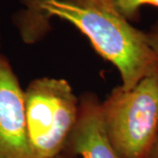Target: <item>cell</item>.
I'll return each mask as SVG.
<instances>
[{"mask_svg": "<svg viewBox=\"0 0 158 158\" xmlns=\"http://www.w3.org/2000/svg\"><path fill=\"white\" fill-rule=\"evenodd\" d=\"M30 10L65 19L90 40L95 50L118 69L126 90L158 71V56L145 32L133 27L112 0H25Z\"/></svg>", "mask_w": 158, "mask_h": 158, "instance_id": "1", "label": "cell"}, {"mask_svg": "<svg viewBox=\"0 0 158 158\" xmlns=\"http://www.w3.org/2000/svg\"><path fill=\"white\" fill-rule=\"evenodd\" d=\"M104 128L120 158H146L158 138V71L100 104Z\"/></svg>", "mask_w": 158, "mask_h": 158, "instance_id": "2", "label": "cell"}, {"mask_svg": "<svg viewBox=\"0 0 158 158\" xmlns=\"http://www.w3.org/2000/svg\"><path fill=\"white\" fill-rule=\"evenodd\" d=\"M27 128L35 158L64 151L77 121L79 102L64 79L34 80L24 91Z\"/></svg>", "mask_w": 158, "mask_h": 158, "instance_id": "3", "label": "cell"}, {"mask_svg": "<svg viewBox=\"0 0 158 158\" xmlns=\"http://www.w3.org/2000/svg\"><path fill=\"white\" fill-rule=\"evenodd\" d=\"M0 158H35L27 128L24 91L8 60L1 55Z\"/></svg>", "mask_w": 158, "mask_h": 158, "instance_id": "4", "label": "cell"}, {"mask_svg": "<svg viewBox=\"0 0 158 158\" xmlns=\"http://www.w3.org/2000/svg\"><path fill=\"white\" fill-rule=\"evenodd\" d=\"M67 149L82 158H120L106 134L100 103L94 94L86 93L79 101L77 121L64 148Z\"/></svg>", "mask_w": 158, "mask_h": 158, "instance_id": "5", "label": "cell"}, {"mask_svg": "<svg viewBox=\"0 0 158 158\" xmlns=\"http://www.w3.org/2000/svg\"><path fill=\"white\" fill-rule=\"evenodd\" d=\"M118 11L127 19L132 20L138 17L143 6H151L158 8V0H112Z\"/></svg>", "mask_w": 158, "mask_h": 158, "instance_id": "6", "label": "cell"}, {"mask_svg": "<svg viewBox=\"0 0 158 158\" xmlns=\"http://www.w3.org/2000/svg\"><path fill=\"white\" fill-rule=\"evenodd\" d=\"M145 36L148 45L158 56V21L155 23L148 32H145Z\"/></svg>", "mask_w": 158, "mask_h": 158, "instance_id": "7", "label": "cell"}, {"mask_svg": "<svg viewBox=\"0 0 158 158\" xmlns=\"http://www.w3.org/2000/svg\"><path fill=\"white\" fill-rule=\"evenodd\" d=\"M146 158H158V138L155 145L153 146L151 151L149 152V154L148 155V156Z\"/></svg>", "mask_w": 158, "mask_h": 158, "instance_id": "8", "label": "cell"}, {"mask_svg": "<svg viewBox=\"0 0 158 158\" xmlns=\"http://www.w3.org/2000/svg\"><path fill=\"white\" fill-rule=\"evenodd\" d=\"M49 158H68V157H67V156H66L65 154H63V152H62L61 154H59V155L56 156H53V157H49Z\"/></svg>", "mask_w": 158, "mask_h": 158, "instance_id": "9", "label": "cell"}]
</instances>
